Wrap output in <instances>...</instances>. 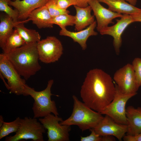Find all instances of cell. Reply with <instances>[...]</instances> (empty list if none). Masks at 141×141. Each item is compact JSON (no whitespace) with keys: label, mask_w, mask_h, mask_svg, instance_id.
Masks as SVG:
<instances>
[{"label":"cell","mask_w":141,"mask_h":141,"mask_svg":"<svg viewBox=\"0 0 141 141\" xmlns=\"http://www.w3.org/2000/svg\"><path fill=\"white\" fill-rule=\"evenodd\" d=\"M46 5L52 17L70 13L69 11L67 9H63L59 8L57 5L55 0H49Z\"/></svg>","instance_id":"26"},{"label":"cell","mask_w":141,"mask_h":141,"mask_svg":"<svg viewBox=\"0 0 141 141\" xmlns=\"http://www.w3.org/2000/svg\"><path fill=\"white\" fill-rule=\"evenodd\" d=\"M0 74L7 80L5 86L10 92L17 95H23L26 80L21 78L3 53L0 54Z\"/></svg>","instance_id":"6"},{"label":"cell","mask_w":141,"mask_h":141,"mask_svg":"<svg viewBox=\"0 0 141 141\" xmlns=\"http://www.w3.org/2000/svg\"><path fill=\"white\" fill-rule=\"evenodd\" d=\"M49 0H15L9 3L18 11L19 21L27 20L35 9L45 5Z\"/></svg>","instance_id":"14"},{"label":"cell","mask_w":141,"mask_h":141,"mask_svg":"<svg viewBox=\"0 0 141 141\" xmlns=\"http://www.w3.org/2000/svg\"><path fill=\"white\" fill-rule=\"evenodd\" d=\"M74 7L76 11L74 23L75 30L77 31L82 30L95 21L94 16L91 14L92 9L89 5L85 7L76 5Z\"/></svg>","instance_id":"18"},{"label":"cell","mask_w":141,"mask_h":141,"mask_svg":"<svg viewBox=\"0 0 141 141\" xmlns=\"http://www.w3.org/2000/svg\"><path fill=\"white\" fill-rule=\"evenodd\" d=\"M126 1L131 4L135 6L136 5L137 0H125Z\"/></svg>","instance_id":"33"},{"label":"cell","mask_w":141,"mask_h":141,"mask_svg":"<svg viewBox=\"0 0 141 141\" xmlns=\"http://www.w3.org/2000/svg\"><path fill=\"white\" fill-rule=\"evenodd\" d=\"M39 60L49 63L58 61L63 54V47L61 41L53 36H49L37 43Z\"/></svg>","instance_id":"9"},{"label":"cell","mask_w":141,"mask_h":141,"mask_svg":"<svg viewBox=\"0 0 141 141\" xmlns=\"http://www.w3.org/2000/svg\"><path fill=\"white\" fill-rule=\"evenodd\" d=\"M132 64L134 71L137 84L139 87L141 86V58H135Z\"/></svg>","instance_id":"27"},{"label":"cell","mask_w":141,"mask_h":141,"mask_svg":"<svg viewBox=\"0 0 141 141\" xmlns=\"http://www.w3.org/2000/svg\"><path fill=\"white\" fill-rule=\"evenodd\" d=\"M21 119L19 117H17L12 121L4 122L0 127V139L11 133L16 132L20 126Z\"/></svg>","instance_id":"23"},{"label":"cell","mask_w":141,"mask_h":141,"mask_svg":"<svg viewBox=\"0 0 141 141\" xmlns=\"http://www.w3.org/2000/svg\"><path fill=\"white\" fill-rule=\"evenodd\" d=\"M91 132L90 134L87 136L80 137L81 141H103V137L97 134L93 128L90 129Z\"/></svg>","instance_id":"28"},{"label":"cell","mask_w":141,"mask_h":141,"mask_svg":"<svg viewBox=\"0 0 141 141\" xmlns=\"http://www.w3.org/2000/svg\"><path fill=\"white\" fill-rule=\"evenodd\" d=\"M123 139L124 141H141V132L135 136L125 135Z\"/></svg>","instance_id":"30"},{"label":"cell","mask_w":141,"mask_h":141,"mask_svg":"<svg viewBox=\"0 0 141 141\" xmlns=\"http://www.w3.org/2000/svg\"><path fill=\"white\" fill-rule=\"evenodd\" d=\"M76 5L81 7H85L89 5L88 2L90 0H75Z\"/></svg>","instance_id":"31"},{"label":"cell","mask_w":141,"mask_h":141,"mask_svg":"<svg viewBox=\"0 0 141 141\" xmlns=\"http://www.w3.org/2000/svg\"><path fill=\"white\" fill-rule=\"evenodd\" d=\"M113 79L120 92L135 95L137 93L139 87L132 64L127 63L117 70L114 74Z\"/></svg>","instance_id":"10"},{"label":"cell","mask_w":141,"mask_h":141,"mask_svg":"<svg viewBox=\"0 0 141 141\" xmlns=\"http://www.w3.org/2000/svg\"><path fill=\"white\" fill-rule=\"evenodd\" d=\"M73 106L71 116L60 122L61 125L77 126L82 131L93 128L102 120L101 113L87 106L80 101L75 95L72 96Z\"/></svg>","instance_id":"3"},{"label":"cell","mask_w":141,"mask_h":141,"mask_svg":"<svg viewBox=\"0 0 141 141\" xmlns=\"http://www.w3.org/2000/svg\"><path fill=\"white\" fill-rule=\"evenodd\" d=\"M115 85L116 91L113 99L101 114L108 116L117 123L127 125L126 104L128 100L135 95L122 93Z\"/></svg>","instance_id":"8"},{"label":"cell","mask_w":141,"mask_h":141,"mask_svg":"<svg viewBox=\"0 0 141 141\" xmlns=\"http://www.w3.org/2000/svg\"><path fill=\"white\" fill-rule=\"evenodd\" d=\"M52 18L45 5L33 11L28 19L38 28L41 29L52 28L54 25Z\"/></svg>","instance_id":"17"},{"label":"cell","mask_w":141,"mask_h":141,"mask_svg":"<svg viewBox=\"0 0 141 141\" xmlns=\"http://www.w3.org/2000/svg\"><path fill=\"white\" fill-rule=\"evenodd\" d=\"M45 129L36 118L25 117L21 119L18 131L13 136L7 137L5 141H19L31 139L33 141H43Z\"/></svg>","instance_id":"5"},{"label":"cell","mask_w":141,"mask_h":141,"mask_svg":"<svg viewBox=\"0 0 141 141\" xmlns=\"http://www.w3.org/2000/svg\"><path fill=\"white\" fill-rule=\"evenodd\" d=\"M127 131L126 135H137L141 132V107L132 106L126 108Z\"/></svg>","instance_id":"16"},{"label":"cell","mask_w":141,"mask_h":141,"mask_svg":"<svg viewBox=\"0 0 141 141\" xmlns=\"http://www.w3.org/2000/svg\"><path fill=\"white\" fill-rule=\"evenodd\" d=\"M75 16L69 14H64L52 17V22L53 24L58 25L61 29L69 26L74 25Z\"/></svg>","instance_id":"24"},{"label":"cell","mask_w":141,"mask_h":141,"mask_svg":"<svg viewBox=\"0 0 141 141\" xmlns=\"http://www.w3.org/2000/svg\"><path fill=\"white\" fill-rule=\"evenodd\" d=\"M54 82L53 80H49L46 88L39 91H35L26 84L25 85L23 95L30 96L34 100L32 108L33 118H43L51 113L55 115H59L55 102L51 99V96L53 95L51 89Z\"/></svg>","instance_id":"4"},{"label":"cell","mask_w":141,"mask_h":141,"mask_svg":"<svg viewBox=\"0 0 141 141\" xmlns=\"http://www.w3.org/2000/svg\"><path fill=\"white\" fill-rule=\"evenodd\" d=\"M97 25V22L95 21L85 29L77 32L69 31L66 28H62L60 31L59 35L71 38L74 42L79 44L83 50H85L87 48L86 42L88 38L91 36H96L97 34V32L94 30Z\"/></svg>","instance_id":"15"},{"label":"cell","mask_w":141,"mask_h":141,"mask_svg":"<svg viewBox=\"0 0 141 141\" xmlns=\"http://www.w3.org/2000/svg\"><path fill=\"white\" fill-rule=\"evenodd\" d=\"M88 4L91 7L97 20V30L100 31L113 24V20L121 17L123 14L114 12L103 7L98 0H90Z\"/></svg>","instance_id":"13"},{"label":"cell","mask_w":141,"mask_h":141,"mask_svg":"<svg viewBox=\"0 0 141 141\" xmlns=\"http://www.w3.org/2000/svg\"><path fill=\"white\" fill-rule=\"evenodd\" d=\"M15 0H0V10L5 13L15 22L18 21L19 13L16 9H13L9 6V3L11 1Z\"/></svg>","instance_id":"25"},{"label":"cell","mask_w":141,"mask_h":141,"mask_svg":"<svg viewBox=\"0 0 141 141\" xmlns=\"http://www.w3.org/2000/svg\"><path fill=\"white\" fill-rule=\"evenodd\" d=\"M58 6L61 9L67 10L70 6L76 5L77 4L75 0H55Z\"/></svg>","instance_id":"29"},{"label":"cell","mask_w":141,"mask_h":141,"mask_svg":"<svg viewBox=\"0 0 141 141\" xmlns=\"http://www.w3.org/2000/svg\"><path fill=\"white\" fill-rule=\"evenodd\" d=\"M22 21H14L7 14L1 16L0 22V46L3 44L8 36L13 31V28Z\"/></svg>","instance_id":"20"},{"label":"cell","mask_w":141,"mask_h":141,"mask_svg":"<svg viewBox=\"0 0 141 141\" xmlns=\"http://www.w3.org/2000/svg\"><path fill=\"white\" fill-rule=\"evenodd\" d=\"M115 91L110 75L101 69L95 68L87 73L80 95L86 105L101 113L113 100Z\"/></svg>","instance_id":"1"},{"label":"cell","mask_w":141,"mask_h":141,"mask_svg":"<svg viewBox=\"0 0 141 141\" xmlns=\"http://www.w3.org/2000/svg\"><path fill=\"white\" fill-rule=\"evenodd\" d=\"M39 120L47 130L48 141L69 140L70 126L61 125L59 122L63 120L58 115L50 114Z\"/></svg>","instance_id":"7"},{"label":"cell","mask_w":141,"mask_h":141,"mask_svg":"<svg viewBox=\"0 0 141 141\" xmlns=\"http://www.w3.org/2000/svg\"><path fill=\"white\" fill-rule=\"evenodd\" d=\"M98 0L107 4L110 10L119 13L131 15L141 11V9L131 4L125 0Z\"/></svg>","instance_id":"19"},{"label":"cell","mask_w":141,"mask_h":141,"mask_svg":"<svg viewBox=\"0 0 141 141\" xmlns=\"http://www.w3.org/2000/svg\"><path fill=\"white\" fill-rule=\"evenodd\" d=\"M4 122L3 117L2 115H1L0 116V127L2 125Z\"/></svg>","instance_id":"34"},{"label":"cell","mask_w":141,"mask_h":141,"mask_svg":"<svg viewBox=\"0 0 141 141\" xmlns=\"http://www.w3.org/2000/svg\"><path fill=\"white\" fill-rule=\"evenodd\" d=\"M134 22H141V11L131 15Z\"/></svg>","instance_id":"32"},{"label":"cell","mask_w":141,"mask_h":141,"mask_svg":"<svg viewBox=\"0 0 141 141\" xmlns=\"http://www.w3.org/2000/svg\"><path fill=\"white\" fill-rule=\"evenodd\" d=\"M95 132L101 136H110L115 137L121 141L126 133L127 125L118 124L107 115L93 128Z\"/></svg>","instance_id":"12"},{"label":"cell","mask_w":141,"mask_h":141,"mask_svg":"<svg viewBox=\"0 0 141 141\" xmlns=\"http://www.w3.org/2000/svg\"><path fill=\"white\" fill-rule=\"evenodd\" d=\"M26 43L16 30L15 29L7 38L1 47L3 53H6L18 48Z\"/></svg>","instance_id":"22"},{"label":"cell","mask_w":141,"mask_h":141,"mask_svg":"<svg viewBox=\"0 0 141 141\" xmlns=\"http://www.w3.org/2000/svg\"><path fill=\"white\" fill-rule=\"evenodd\" d=\"M29 21L28 19L22 21L17 25L14 28L17 30L26 43H38L41 40V37L39 32L35 30L28 29L24 26V24Z\"/></svg>","instance_id":"21"},{"label":"cell","mask_w":141,"mask_h":141,"mask_svg":"<svg viewBox=\"0 0 141 141\" xmlns=\"http://www.w3.org/2000/svg\"><path fill=\"white\" fill-rule=\"evenodd\" d=\"M37 43H26L9 52L4 53L19 73L26 80L41 69L38 60Z\"/></svg>","instance_id":"2"},{"label":"cell","mask_w":141,"mask_h":141,"mask_svg":"<svg viewBox=\"0 0 141 141\" xmlns=\"http://www.w3.org/2000/svg\"><path fill=\"white\" fill-rule=\"evenodd\" d=\"M116 23L111 26H108L100 31L101 34L108 35L113 38V44L115 52L119 55L121 45V36L124 30L131 24L134 22L131 15L123 14L119 19L116 20Z\"/></svg>","instance_id":"11"}]
</instances>
